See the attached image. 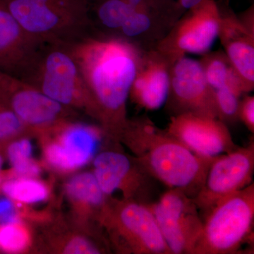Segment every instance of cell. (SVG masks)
<instances>
[{
    "instance_id": "1",
    "label": "cell",
    "mask_w": 254,
    "mask_h": 254,
    "mask_svg": "<svg viewBox=\"0 0 254 254\" xmlns=\"http://www.w3.org/2000/svg\"><path fill=\"white\" fill-rule=\"evenodd\" d=\"M91 95L94 118L121 138L128 125L127 100L145 50L118 36L88 35L70 44Z\"/></svg>"
},
{
    "instance_id": "2",
    "label": "cell",
    "mask_w": 254,
    "mask_h": 254,
    "mask_svg": "<svg viewBox=\"0 0 254 254\" xmlns=\"http://www.w3.org/2000/svg\"><path fill=\"white\" fill-rule=\"evenodd\" d=\"M122 138L150 176L192 198L203 187L210 164L216 158L195 154L147 118L128 120Z\"/></svg>"
},
{
    "instance_id": "3",
    "label": "cell",
    "mask_w": 254,
    "mask_h": 254,
    "mask_svg": "<svg viewBox=\"0 0 254 254\" xmlns=\"http://www.w3.org/2000/svg\"><path fill=\"white\" fill-rule=\"evenodd\" d=\"M21 79L63 106L83 108L94 117L91 95L70 44H43Z\"/></svg>"
},
{
    "instance_id": "4",
    "label": "cell",
    "mask_w": 254,
    "mask_h": 254,
    "mask_svg": "<svg viewBox=\"0 0 254 254\" xmlns=\"http://www.w3.org/2000/svg\"><path fill=\"white\" fill-rule=\"evenodd\" d=\"M254 185L227 195L205 213L193 254H235L253 237Z\"/></svg>"
},
{
    "instance_id": "5",
    "label": "cell",
    "mask_w": 254,
    "mask_h": 254,
    "mask_svg": "<svg viewBox=\"0 0 254 254\" xmlns=\"http://www.w3.org/2000/svg\"><path fill=\"white\" fill-rule=\"evenodd\" d=\"M28 34L41 43L72 44L91 34L89 11L73 10L31 0H1Z\"/></svg>"
},
{
    "instance_id": "6",
    "label": "cell",
    "mask_w": 254,
    "mask_h": 254,
    "mask_svg": "<svg viewBox=\"0 0 254 254\" xmlns=\"http://www.w3.org/2000/svg\"><path fill=\"white\" fill-rule=\"evenodd\" d=\"M220 9L215 0H204L188 10L154 49L173 64L188 53L203 55L218 39Z\"/></svg>"
},
{
    "instance_id": "7",
    "label": "cell",
    "mask_w": 254,
    "mask_h": 254,
    "mask_svg": "<svg viewBox=\"0 0 254 254\" xmlns=\"http://www.w3.org/2000/svg\"><path fill=\"white\" fill-rule=\"evenodd\" d=\"M148 205L172 254H193L203 224L193 198L183 190L170 189Z\"/></svg>"
},
{
    "instance_id": "8",
    "label": "cell",
    "mask_w": 254,
    "mask_h": 254,
    "mask_svg": "<svg viewBox=\"0 0 254 254\" xmlns=\"http://www.w3.org/2000/svg\"><path fill=\"white\" fill-rule=\"evenodd\" d=\"M104 216L127 252L172 254L148 204L127 200L112 210L105 208Z\"/></svg>"
},
{
    "instance_id": "9",
    "label": "cell",
    "mask_w": 254,
    "mask_h": 254,
    "mask_svg": "<svg viewBox=\"0 0 254 254\" xmlns=\"http://www.w3.org/2000/svg\"><path fill=\"white\" fill-rule=\"evenodd\" d=\"M254 170V143L237 147L214 159L204 184L193 198L199 210L206 213L219 200L252 184Z\"/></svg>"
},
{
    "instance_id": "10",
    "label": "cell",
    "mask_w": 254,
    "mask_h": 254,
    "mask_svg": "<svg viewBox=\"0 0 254 254\" xmlns=\"http://www.w3.org/2000/svg\"><path fill=\"white\" fill-rule=\"evenodd\" d=\"M165 105L172 115L192 113L218 119L214 91L198 60L185 56L173 64Z\"/></svg>"
},
{
    "instance_id": "11",
    "label": "cell",
    "mask_w": 254,
    "mask_h": 254,
    "mask_svg": "<svg viewBox=\"0 0 254 254\" xmlns=\"http://www.w3.org/2000/svg\"><path fill=\"white\" fill-rule=\"evenodd\" d=\"M0 102L28 127H58L68 115V108L50 99L27 82L1 71Z\"/></svg>"
},
{
    "instance_id": "12",
    "label": "cell",
    "mask_w": 254,
    "mask_h": 254,
    "mask_svg": "<svg viewBox=\"0 0 254 254\" xmlns=\"http://www.w3.org/2000/svg\"><path fill=\"white\" fill-rule=\"evenodd\" d=\"M98 185L105 195L121 190L127 200L147 203L153 190V180L138 160L133 161L118 151H104L93 162Z\"/></svg>"
},
{
    "instance_id": "13",
    "label": "cell",
    "mask_w": 254,
    "mask_h": 254,
    "mask_svg": "<svg viewBox=\"0 0 254 254\" xmlns=\"http://www.w3.org/2000/svg\"><path fill=\"white\" fill-rule=\"evenodd\" d=\"M165 131L205 158H215L238 147L226 124L217 118L192 113L172 115Z\"/></svg>"
},
{
    "instance_id": "14",
    "label": "cell",
    "mask_w": 254,
    "mask_h": 254,
    "mask_svg": "<svg viewBox=\"0 0 254 254\" xmlns=\"http://www.w3.org/2000/svg\"><path fill=\"white\" fill-rule=\"evenodd\" d=\"M218 6V38L247 94L254 89V27L245 24L227 5Z\"/></svg>"
},
{
    "instance_id": "15",
    "label": "cell",
    "mask_w": 254,
    "mask_h": 254,
    "mask_svg": "<svg viewBox=\"0 0 254 254\" xmlns=\"http://www.w3.org/2000/svg\"><path fill=\"white\" fill-rule=\"evenodd\" d=\"M43 44L23 29L0 0V71L21 79Z\"/></svg>"
},
{
    "instance_id": "16",
    "label": "cell",
    "mask_w": 254,
    "mask_h": 254,
    "mask_svg": "<svg viewBox=\"0 0 254 254\" xmlns=\"http://www.w3.org/2000/svg\"><path fill=\"white\" fill-rule=\"evenodd\" d=\"M172 65L158 50L143 51L129 94L132 102L138 108L154 111L165 105Z\"/></svg>"
},
{
    "instance_id": "17",
    "label": "cell",
    "mask_w": 254,
    "mask_h": 254,
    "mask_svg": "<svg viewBox=\"0 0 254 254\" xmlns=\"http://www.w3.org/2000/svg\"><path fill=\"white\" fill-rule=\"evenodd\" d=\"M59 141L47 146L45 155L52 166L62 170L81 168L91 161L100 140V131L88 125H62Z\"/></svg>"
},
{
    "instance_id": "18",
    "label": "cell",
    "mask_w": 254,
    "mask_h": 254,
    "mask_svg": "<svg viewBox=\"0 0 254 254\" xmlns=\"http://www.w3.org/2000/svg\"><path fill=\"white\" fill-rule=\"evenodd\" d=\"M178 20L164 10H133L116 36L142 49H154Z\"/></svg>"
},
{
    "instance_id": "19",
    "label": "cell",
    "mask_w": 254,
    "mask_h": 254,
    "mask_svg": "<svg viewBox=\"0 0 254 254\" xmlns=\"http://www.w3.org/2000/svg\"><path fill=\"white\" fill-rule=\"evenodd\" d=\"M93 28L99 34L116 36L133 9L125 0H89Z\"/></svg>"
},
{
    "instance_id": "20",
    "label": "cell",
    "mask_w": 254,
    "mask_h": 254,
    "mask_svg": "<svg viewBox=\"0 0 254 254\" xmlns=\"http://www.w3.org/2000/svg\"><path fill=\"white\" fill-rule=\"evenodd\" d=\"M198 62L207 83L213 91L227 86L234 78L238 76L223 50H210L202 55Z\"/></svg>"
},
{
    "instance_id": "21",
    "label": "cell",
    "mask_w": 254,
    "mask_h": 254,
    "mask_svg": "<svg viewBox=\"0 0 254 254\" xmlns=\"http://www.w3.org/2000/svg\"><path fill=\"white\" fill-rule=\"evenodd\" d=\"M1 190L13 201L36 203L47 199L48 190L45 184L31 177L11 179L1 185Z\"/></svg>"
},
{
    "instance_id": "22",
    "label": "cell",
    "mask_w": 254,
    "mask_h": 254,
    "mask_svg": "<svg viewBox=\"0 0 254 254\" xmlns=\"http://www.w3.org/2000/svg\"><path fill=\"white\" fill-rule=\"evenodd\" d=\"M66 192L71 198L90 206H100L105 202V195L93 173L75 175L68 181Z\"/></svg>"
},
{
    "instance_id": "23",
    "label": "cell",
    "mask_w": 254,
    "mask_h": 254,
    "mask_svg": "<svg viewBox=\"0 0 254 254\" xmlns=\"http://www.w3.org/2000/svg\"><path fill=\"white\" fill-rule=\"evenodd\" d=\"M32 151L31 141L26 138L12 142L8 145L6 155L18 177L33 178L39 175L41 168L31 158Z\"/></svg>"
},
{
    "instance_id": "24",
    "label": "cell",
    "mask_w": 254,
    "mask_h": 254,
    "mask_svg": "<svg viewBox=\"0 0 254 254\" xmlns=\"http://www.w3.org/2000/svg\"><path fill=\"white\" fill-rule=\"evenodd\" d=\"M242 95L240 92L228 86L214 91L218 120L227 125L239 121V108Z\"/></svg>"
},
{
    "instance_id": "25",
    "label": "cell",
    "mask_w": 254,
    "mask_h": 254,
    "mask_svg": "<svg viewBox=\"0 0 254 254\" xmlns=\"http://www.w3.org/2000/svg\"><path fill=\"white\" fill-rule=\"evenodd\" d=\"M30 237L26 229L19 221L1 225L0 250L8 253L22 252L29 244Z\"/></svg>"
},
{
    "instance_id": "26",
    "label": "cell",
    "mask_w": 254,
    "mask_h": 254,
    "mask_svg": "<svg viewBox=\"0 0 254 254\" xmlns=\"http://www.w3.org/2000/svg\"><path fill=\"white\" fill-rule=\"evenodd\" d=\"M26 127L12 111L0 102V143L16 136Z\"/></svg>"
},
{
    "instance_id": "27",
    "label": "cell",
    "mask_w": 254,
    "mask_h": 254,
    "mask_svg": "<svg viewBox=\"0 0 254 254\" xmlns=\"http://www.w3.org/2000/svg\"><path fill=\"white\" fill-rule=\"evenodd\" d=\"M239 121L242 122L249 131L254 132V97L247 95L240 100Z\"/></svg>"
},
{
    "instance_id": "28",
    "label": "cell",
    "mask_w": 254,
    "mask_h": 254,
    "mask_svg": "<svg viewBox=\"0 0 254 254\" xmlns=\"http://www.w3.org/2000/svg\"><path fill=\"white\" fill-rule=\"evenodd\" d=\"M64 253L68 254H97L100 251L89 241L82 237H75L70 241L64 250Z\"/></svg>"
},
{
    "instance_id": "29",
    "label": "cell",
    "mask_w": 254,
    "mask_h": 254,
    "mask_svg": "<svg viewBox=\"0 0 254 254\" xmlns=\"http://www.w3.org/2000/svg\"><path fill=\"white\" fill-rule=\"evenodd\" d=\"M19 221L13 200L6 197L0 199V224Z\"/></svg>"
},
{
    "instance_id": "30",
    "label": "cell",
    "mask_w": 254,
    "mask_h": 254,
    "mask_svg": "<svg viewBox=\"0 0 254 254\" xmlns=\"http://www.w3.org/2000/svg\"><path fill=\"white\" fill-rule=\"evenodd\" d=\"M125 1L133 10L150 11V10L161 9L168 11L170 14H173V13L170 12V11H168V9H165L163 6H162L158 0H125ZM173 15L174 14H173ZM174 16H175V15H174Z\"/></svg>"
},
{
    "instance_id": "31",
    "label": "cell",
    "mask_w": 254,
    "mask_h": 254,
    "mask_svg": "<svg viewBox=\"0 0 254 254\" xmlns=\"http://www.w3.org/2000/svg\"><path fill=\"white\" fill-rule=\"evenodd\" d=\"M159 2L164 7L166 8L169 11H172L174 14H176L177 16L181 17L182 15L180 13L177 12L176 9L174 8L173 4H172V0H158Z\"/></svg>"
},
{
    "instance_id": "32",
    "label": "cell",
    "mask_w": 254,
    "mask_h": 254,
    "mask_svg": "<svg viewBox=\"0 0 254 254\" xmlns=\"http://www.w3.org/2000/svg\"><path fill=\"white\" fill-rule=\"evenodd\" d=\"M3 165V156L0 153V172H1V168Z\"/></svg>"
},
{
    "instance_id": "33",
    "label": "cell",
    "mask_w": 254,
    "mask_h": 254,
    "mask_svg": "<svg viewBox=\"0 0 254 254\" xmlns=\"http://www.w3.org/2000/svg\"><path fill=\"white\" fill-rule=\"evenodd\" d=\"M0 182H1V180H0Z\"/></svg>"
},
{
    "instance_id": "34",
    "label": "cell",
    "mask_w": 254,
    "mask_h": 254,
    "mask_svg": "<svg viewBox=\"0 0 254 254\" xmlns=\"http://www.w3.org/2000/svg\"><path fill=\"white\" fill-rule=\"evenodd\" d=\"M88 1H89V0H88Z\"/></svg>"
}]
</instances>
